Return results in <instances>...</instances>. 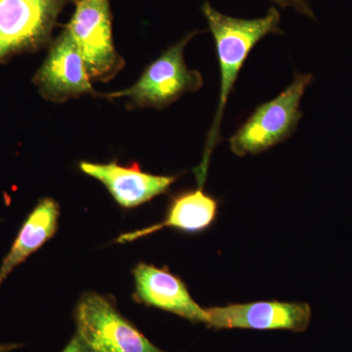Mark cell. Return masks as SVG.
Instances as JSON below:
<instances>
[{
	"instance_id": "15",
	"label": "cell",
	"mask_w": 352,
	"mask_h": 352,
	"mask_svg": "<svg viewBox=\"0 0 352 352\" xmlns=\"http://www.w3.org/2000/svg\"><path fill=\"white\" fill-rule=\"evenodd\" d=\"M20 346V344H0V352H10L14 349H19Z\"/></svg>"
},
{
	"instance_id": "6",
	"label": "cell",
	"mask_w": 352,
	"mask_h": 352,
	"mask_svg": "<svg viewBox=\"0 0 352 352\" xmlns=\"http://www.w3.org/2000/svg\"><path fill=\"white\" fill-rule=\"evenodd\" d=\"M69 0H0V62L51 43L58 16Z\"/></svg>"
},
{
	"instance_id": "7",
	"label": "cell",
	"mask_w": 352,
	"mask_h": 352,
	"mask_svg": "<svg viewBox=\"0 0 352 352\" xmlns=\"http://www.w3.org/2000/svg\"><path fill=\"white\" fill-rule=\"evenodd\" d=\"M208 328L287 330L302 333L311 320V307L307 302L263 300L232 303L207 308Z\"/></svg>"
},
{
	"instance_id": "5",
	"label": "cell",
	"mask_w": 352,
	"mask_h": 352,
	"mask_svg": "<svg viewBox=\"0 0 352 352\" xmlns=\"http://www.w3.org/2000/svg\"><path fill=\"white\" fill-rule=\"evenodd\" d=\"M75 4L65 30L82 53L90 78L109 82L126 65L113 45L110 0H76Z\"/></svg>"
},
{
	"instance_id": "1",
	"label": "cell",
	"mask_w": 352,
	"mask_h": 352,
	"mask_svg": "<svg viewBox=\"0 0 352 352\" xmlns=\"http://www.w3.org/2000/svg\"><path fill=\"white\" fill-rule=\"evenodd\" d=\"M201 12L214 38L219 64L220 91L217 113L206 141L203 162L196 170L199 186L205 183L210 155L221 141L220 126L224 109L245 60L254 46L266 36L283 34L280 28L281 16L275 7H271L265 16L256 19H239L224 15L215 10L208 1L201 6Z\"/></svg>"
},
{
	"instance_id": "13",
	"label": "cell",
	"mask_w": 352,
	"mask_h": 352,
	"mask_svg": "<svg viewBox=\"0 0 352 352\" xmlns=\"http://www.w3.org/2000/svg\"><path fill=\"white\" fill-rule=\"evenodd\" d=\"M271 1L274 2L282 8L291 7V8L295 9L296 12L307 16L310 19H315L314 11L307 0H271Z\"/></svg>"
},
{
	"instance_id": "14",
	"label": "cell",
	"mask_w": 352,
	"mask_h": 352,
	"mask_svg": "<svg viewBox=\"0 0 352 352\" xmlns=\"http://www.w3.org/2000/svg\"><path fill=\"white\" fill-rule=\"evenodd\" d=\"M62 352H89L87 349V346L83 344L82 340L78 337V336H74L73 339L71 340V342L67 344V346L65 347V349Z\"/></svg>"
},
{
	"instance_id": "3",
	"label": "cell",
	"mask_w": 352,
	"mask_h": 352,
	"mask_svg": "<svg viewBox=\"0 0 352 352\" xmlns=\"http://www.w3.org/2000/svg\"><path fill=\"white\" fill-rule=\"evenodd\" d=\"M201 31L190 32L182 41L164 50L146 67L138 82L120 91L102 94L106 98H127L131 108L164 109L183 94H193L204 85L200 72L190 69L184 61L187 44Z\"/></svg>"
},
{
	"instance_id": "4",
	"label": "cell",
	"mask_w": 352,
	"mask_h": 352,
	"mask_svg": "<svg viewBox=\"0 0 352 352\" xmlns=\"http://www.w3.org/2000/svg\"><path fill=\"white\" fill-rule=\"evenodd\" d=\"M76 335L89 352H166L153 344L105 296L88 292L76 307Z\"/></svg>"
},
{
	"instance_id": "8",
	"label": "cell",
	"mask_w": 352,
	"mask_h": 352,
	"mask_svg": "<svg viewBox=\"0 0 352 352\" xmlns=\"http://www.w3.org/2000/svg\"><path fill=\"white\" fill-rule=\"evenodd\" d=\"M90 80L82 53L64 30L50 43L47 57L34 76V85L46 100L63 103L85 94L97 95Z\"/></svg>"
},
{
	"instance_id": "2",
	"label": "cell",
	"mask_w": 352,
	"mask_h": 352,
	"mask_svg": "<svg viewBox=\"0 0 352 352\" xmlns=\"http://www.w3.org/2000/svg\"><path fill=\"white\" fill-rule=\"evenodd\" d=\"M311 74L295 72L293 82L272 100L261 104L229 138L238 157L258 155L293 135L302 120L300 101L314 80Z\"/></svg>"
},
{
	"instance_id": "10",
	"label": "cell",
	"mask_w": 352,
	"mask_h": 352,
	"mask_svg": "<svg viewBox=\"0 0 352 352\" xmlns=\"http://www.w3.org/2000/svg\"><path fill=\"white\" fill-rule=\"evenodd\" d=\"M80 170L103 183L122 208H135L166 193L177 176L154 175L141 170L138 164L120 166L117 162L95 164L82 162Z\"/></svg>"
},
{
	"instance_id": "12",
	"label": "cell",
	"mask_w": 352,
	"mask_h": 352,
	"mask_svg": "<svg viewBox=\"0 0 352 352\" xmlns=\"http://www.w3.org/2000/svg\"><path fill=\"white\" fill-rule=\"evenodd\" d=\"M60 208L51 198L41 199L25 220L10 251L0 265V286L21 263L55 235Z\"/></svg>"
},
{
	"instance_id": "11",
	"label": "cell",
	"mask_w": 352,
	"mask_h": 352,
	"mask_svg": "<svg viewBox=\"0 0 352 352\" xmlns=\"http://www.w3.org/2000/svg\"><path fill=\"white\" fill-rule=\"evenodd\" d=\"M219 208V201L206 193L203 187L182 192L171 199L163 222L134 232L122 234L118 242H131L163 228L177 229L185 233H201L214 224Z\"/></svg>"
},
{
	"instance_id": "9",
	"label": "cell",
	"mask_w": 352,
	"mask_h": 352,
	"mask_svg": "<svg viewBox=\"0 0 352 352\" xmlns=\"http://www.w3.org/2000/svg\"><path fill=\"white\" fill-rule=\"evenodd\" d=\"M135 298L148 307L159 308L193 322L207 325V308L200 307L190 295L182 278L168 268L138 263L133 271Z\"/></svg>"
}]
</instances>
